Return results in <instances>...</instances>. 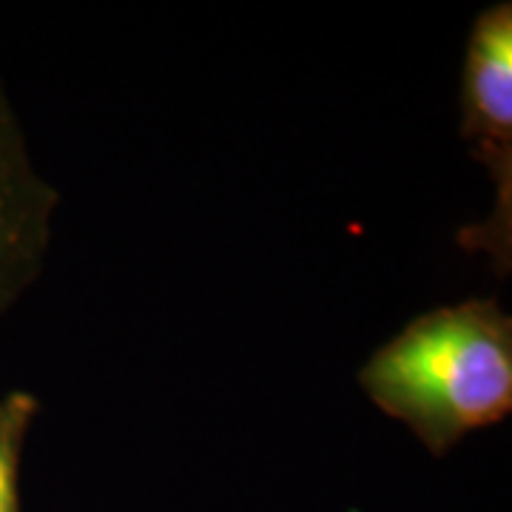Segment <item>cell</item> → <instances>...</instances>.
I'll return each instance as SVG.
<instances>
[{"label":"cell","instance_id":"cell-2","mask_svg":"<svg viewBox=\"0 0 512 512\" xmlns=\"http://www.w3.org/2000/svg\"><path fill=\"white\" fill-rule=\"evenodd\" d=\"M461 140L493 183L487 220L464 225L458 245L484 254L498 279L512 271V3L498 0L478 12L461 66Z\"/></svg>","mask_w":512,"mask_h":512},{"label":"cell","instance_id":"cell-4","mask_svg":"<svg viewBox=\"0 0 512 512\" xmlns=\"http://www.w3.org/2000/svg\"><path fill=\"white\" fill-rule=\"evenodd\" d=\"M37 413L40 399L29 390H9L0 396V512H23L20 464Z\"/></svg>","mask_w":512,"mask_h":512},{"label":"cell","instance_id":"cell-1","mask_svg":"<svg viewBox=\"0 0 512 512\" xmlns=\"http://www.w3.org/2000/svg\"><path fill=\"white\" fill-rule=\"evenodd\" d=\"M359 387L430 456L444 458L512 413V316L495 296L419 313L370 353Z\"/></svg>","mask_w":512,"mask_h":512},{"label":"cell","instance_id":"cell-3","mask_svg":"<svg viewBox=\"0 0 512 512\" xmlns=\"http://www.w3.org/2000/svg\"><path fill=\"white\" fill-rule=\"evenodd\" d=\"M57 205L60 191L40 171L0 77V325L46 268Z\"/></svg>","mask_w":512,"mask_h":512}]
</instances>
